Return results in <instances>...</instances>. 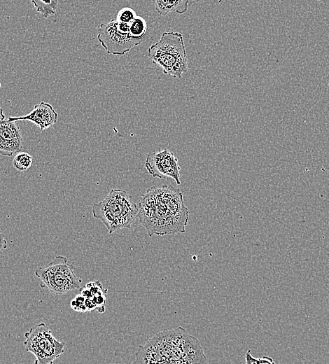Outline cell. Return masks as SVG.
<instances>
[{
	"label": "cell",
	"instance_id": "1",
	"mask_svg": "<svg viewBox=\"0 0 329 364\" xmlns=\"http://www.w3.org/2000/svg\"><path fill=\"white\" fill-rule=\"evenodd\" d=\"M139 222L149 236L186 232L189 212L179 188L171 185L154 186L139 202Z\"/></svg>",
	"mask_w": 329,
	"mask_h": 364
},
{
	"label": "cell",
	"instance_id": "2",
	"mask_svg": "<svg viewBox=\"0 0 329 364\" xmlns=\"http://www.w3.org/2000/svg\"><path fill=\"white\" fill-rule=\"evenodd\" d=\"M134 363H206L207 359L197 338L181 326L166 329L139 345Z\"/></svg>",
	"mask_w": 329,
	"mask_h": 364
},
{
	"label": "cell",
	"instance_id": "3",
	"mask_svg": "<svg viewBox=\"0 0 329 364\" xmlns=\"http://www.w3.org/2000/svg\"><path fill=\"white\" fill-rule=\"evenodd\" d=\"M92 214L111 234L123 228L130 229L138 217L139 207L126 190L112 189L104 200L93 205Z\"/></svg>",
	"mask_w": 329,
	"mask_h": 364
},
{
	"label": "cell",
	"instance_id": "4",
	"mask_svg": "<svg viewBox=\"0 0 329 364\" xmlns=\"http://www.w3.org/2000/svg\"><path fill=\"white\" fill-rule=\"evenodd\" d=\"M148 56L162 67L164 74L174 78H181L188 70L186 48L179 32H164L159 41L148 48Z\"/></svg>",
	"mask_w": 329,
	"mask_h": 364
},
{
	"label": "cell",
	"instance_id": "5",
	"mask_svg": "<svg viewBox=\"0 0 329 364\" xmlns=\"http://www.w3.org/2000/svg\"><path fill=\"white\" fill-rule=\"evenodd\" d=\"M35 275L41 280V286L56 295L80 290L81 280L74 272V266L65 256L55 257L47 265L38 267Z\"/></svg>",
	"mask_w": 329,
	"mask_h": 364
},
{
	"label": "cell",
	"instance_id": "6",
	"mask_svg": "<svg viewBox=\"0 0 329 364\" xmlns=\"http://www.w3.org/2000/svg\"><path fill=\"white\" fill-rule=\"evenodd\" d=\"M24 337V348L34 355L35 363H52L64 352L65 342L57 340L44 323L32 326Z\"/></svg>",
	"mask_w": 329,
	"mask_h": 364
},
{
	"label": "cell",
	"instance_id": "7",
	"mask_svg": "<svg viewBox=\"0 0 329 364\" xmlns=\"http://www.w3.org/2000/svg\"><path fill=\"white\" fill-rule=\"evenodd\" d=\"M130 24L111 19L97 27V39L108 54L122 56L142 41L130 34Z\"/></svg>",
	"mask_w": 329,
	"mask_h": 364
},
{
	"label": "cell",
	"instance_id": "8",
	"mask_svg": "<svg viewBox=\"0 0 329 364\" xmlns=\"http://www.w3.org/2000/svg\"><path fill=\"white\" fill-rule=\"evenodd\" d=\"M145 167L148 174L153 177L171 178L177 185L181 184V167L178 159L167 148L159 152H149L145 161Z\"/></svg>",
	"mask_w": 329,
	"mask_h": 364
},
{
	"label": "cell",
	"instance_id": "9",
	"mask_svg": "<svg viewBox=\"0 0 329 364\" xmlns=\"http://www.w3.org/2000/svg\"><path fill=\"white\" fill-rule=\"evenodd\" d=\"M57 113L52 106L43 101L34 106L29 113L21 116H10L11 121L27 120L35 124L41 131L52 127L57 122Z\"/></svg>",
	"mask_w": 329,
	"mask_h": 364
},
{
	"label": "cell",
	"instance_id": "10",
	"mask_svg": "<svg viewBox=\"0 0 329 364\" xmlns=\"http://www.w3.org/2000/svg\"><path fill=\"white\" fill-rule=\"evenodd\" d=\"M153 3L158 13L166 16L171 12L178 14L186 13L188 9L189 0H153Z\"/></svg>",
	"mask_w": 329,
	"mask_h": 364
},
{
	"label": "cell",
	"instance_id": "11",
	"mask_svg": "<svg viewBox=\"0 0 329 364\" xmlns=\"http://www.w3.org/2000/svg\"><path fill=\"white\" fill-rule=\"evenodd\" d=\"M0 136L6 140H23L20 129L15 121L8 118L0 120Z\"/></svg>",
	"mask_w": 329,
	"mask_h": 364
},
{
	"label": "cell",
	"instance_id": "12",
	"mask_svg": "<svg viewBox=\"0 0 329 364\" xmlns=\"http://www.w3.org/2000/svg\"><path fill=\"white\" fill-rule=\"evenodd\" d=\"M33 4L36 12L47 18L56 13L58 6V0H29Z\"/></svg>",
	"mask_w": 329,
	"mask_h": 364
},
{
	"label": "cell",
	"instance_id": "13",
	"mask_svg": "<svg viewBox=\"0 0 329 364\" xmlns=\"http://www.w3.org/2000/svg\"><path fill=\"white\" fill-rule=\"evenodd\" d=\"M129 24L130 35L136 39L143 41L148 29L147 23L144 18L136 15Z\"/></svg>",
	"mask_w": 329,
	"mask_h": 364
},
{
	"label": "cell",
	"instance_id": "14",
	"mask_svg": "<svg viewBox=\"0 0 329 364\" xmlns=\"http://www.w3.org/2000/svg\"><path fill=\"white\" fill-rule=\"evenodd\" d=\"M22 140H6L0 136V154L10 157L21 151Z\"/></svg>",
	"mask_w": 329,
	"mask_h": 364
},
{
	"label": "cell",
	"instance_id": "15",
	"mask_svg": "<svg viewBox=\"0 0 329 364\" xmlns=\"http://www.w3.org/2000/svg\"><path fill=\"white\" fill-rule=\"evenodd\" d=\"M32 162V156L30 154L20 151L15 156L13 160V165L17 171L22 172L31 167Z\"/></svg>",
	"mask_w": 329,
	"mask_h": 364
},
{
	"label": "cell",
	"instance_id": "16",
	"mask_svg": "<svg viewBox=\"0 0 329 364\" xmlns=\"http://www.w3.org/2000/svg\"><path fill=\"white\" fill-rule=\"evenodd\" d=\"M136 16V12L130 7L121 8L117 14L116 21L130 24Z\"/></svg>",
	"mask_w": 329,
	"mask_h": 364
},
{
	"label": "cell",
	"instance_id": "17",
	"mask_svg": "<svg viewBox=\"0 0 329 364\" xmlns=\"http://www.w3.org/2000/svg\"><path fill=\"white\" fill-rule=\"evenodd\" d=\"M85 297L81 293L77 295L71 302V308L80 313L88 311L85 304Z\"/></svg>",
	"mask_w": 329,
	"mask_h": 364
},
{
	"label": "cell",
	"instance_id": "18",
	"mask_svg": "<svg viewBox=\"0 0 329 364\" xmlns=\"http://www.w3.org/2000/svg\"><path fill=\"white\" fill-rule=\"evenodd\" d=\"M246 363L248 364H260V359L254 358L251 354V350H248L245 354Z\"/></svg>",
	"mask_w": 329,
	"mask_h": 364
},
{
	"label": "cell",
	"instance_id": "19",
	"mask_svg": "<svg viewBox=\"0 0 329 364\" xmlns=\"http://www.w3.org/2000/svg\"><path fill=\"white\" fill-rule=\"evenodd\" d=\"M7 248V241L5 239V235L0 231V254Z\"/></svg>",
	"mask_w": 329,
	"mask_h": 364
},
{
	"label": "cell",
	"instance_id": "20",
	"mask_svg": "<svg viewBox=\"0 0 329 364\" xmlns=\"http://www.w3.org/2000/svg\"><path fill=\"white\" fill-rule=\"evenodd\" d=\"M260 364L262 363H274L273 359L271 357L264 356L262 358H260Z\"/></svg>",
	"mask_w": 329,
	"mask_h": 364
},
{
	"label": "cell",
	"instance_id": "21",
	"mask_svg": "<svg viewBox=\"0 0 329 364\" xmlns=\"http://www.w3.org/2000/svg\"><path fill=\"white\" fill-rule=\"evenodd\" d=\"M0 88H1V83H0ZM4 118H5V115L4 113V110L1 108V104H0V120H2V119H4Z\"/></svg>",
	"mask_w": 329,
	"mask_h": 364
},
{
	"label": "cell",
	"instance_id": "22",
	"mask_svg": "<svg viewBox=\"0 0 329 364\" xmlns=\"http://www.w3.org/2000/svg\"><path fill=\"white\" fill-rule=\"evenodd\" d=\"M317 1H321V0H317Z\"/></svg>",
	"mask_w": 329,
	"mask_h": 364
},
{
	"label": "cell",
	"instance_id": "23",
	"mask_svg": "<svg viewBox=\"0 0 329 364\" xmlns=\"http://www.w3.org/2000/svg\"><path fill=\"white\" fill-rule=\"evenodd\" d=\"M328 85H329V82H328Z\"/></svg>",
	"mask_w": 329,
	"mask_h": 364
}]
</instances>
